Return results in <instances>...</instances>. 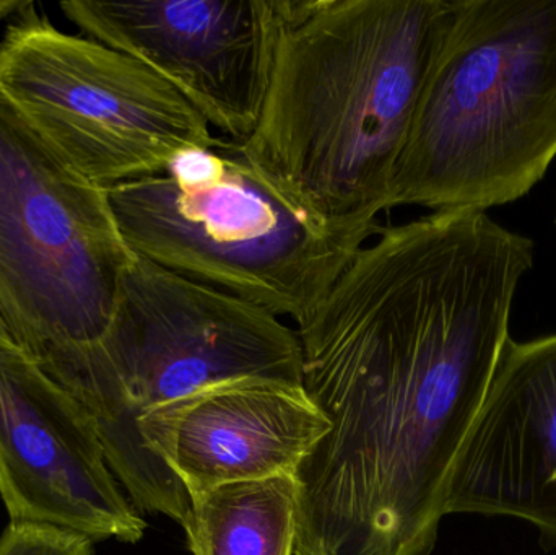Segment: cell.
Segmentation results:
<instances>
[{"mask_svg":"<svg viewBox=\"0 0 556 555\" xmlns=\"http://www.w3.org/2000/svg\"><path fill=\"white\" fill-rule=\"evenodd\" d=\"M534 241L486 212L382 227L296 325L329 430L294 472V555H430Z\"/></svg>","mask_w":556,"mask_h":555,"instance_id":"cell-1","label":"cell"},{"mask_svg":"<svg viewBox=\"0 0 556 555\" xmlns=\"http://www.w3.org/2000/svg\"><path fill=\"white\" fill-rule=\"evenodd\" d=\"M457 0H291L244 152L288 198L378 230L434 52Z\"/></svg>","mask_w":556,"mask_h":555,"instance_id":"cell-2","label":"cell"},{"mask_svg":"<svg viewBox=\"0 0 556 555\" xmlns=\"http://www.w3.org/2000/svg\"><path fill=\"white\" fill-rule=\"evenodd\" d=\"M41 368L87 411L130 502L181 527L191 499L147 449L140 417L224 381L303 384L300 339L278 316L140 256L101 338Z\"/></svg>","mask_w":556,"mask_h":555,"instance_id":"cell-3","label":"cell"},{"mask_svg":"<svg viewBox=\"0 0 556 555\" xmlns=\"http://www.w3.org/2000/svg\"><path fill=\"white\" fill-rule=\"evenodd\" d=\"M556 159V0H457L425 75L389 209L528 195Z\"/></svg>","mask_w":556,"mask_h":555,"instance_id":"cell-4","label":"cell"},{"mask_svg":"<svg viewBox=\"0 0 556 555\" xmlns=\"http://www.w3.org/2000/svg\"><path fill=\"white\" fill-rule=\"evenodd\" d=\"M108 198L137 256L294 325L382 228L320 220L224 137Z\"/></svg>","mask_w":556,"mask_h":555,"instance_id":"cell-5","label":"cell"},{"mask_svg":"<svg viewBox=\"0 0 556 555\" xmlns=\"http://www.w3.org/2000/svg\"><path fill=\"white\" fill-rule=\"evenodd\" d=\"M136 257L108 189L0 98V319L16 348L45 367L98 341Z\"/></svg>","mask_w":556,"mask_h":555,"instance_id":"cell-6","label":"cell"},{"mask_svg":"<svg viewBox=\"0 0 556 555\" xmlns=\"http://www.w3.org/2000/svg\"><path fill=\"white\" fill-rule=\"evenodd\" d=\"M0 98L78 175L106 189L160 175L220 137L143 62L61 31L35 7L0 41Z\"/></svg>","mask_w":556,"mask_h":555,"instance_id":"cell-7","label":"cell"},{"mask_svg":"<svg viewBox=\"0 0 556 555\" xmlns=\"http://www.w3.org/2000/svg\"><path fill=\"white\" fill-rule=\"evenodd\" d=\"M87 38L152 68L231 142L260 123L291 0H71Z\"/></svg>","mask_w":556,"mask_h":555,"instance_id":"cell-8","label":"cell"},{"mask_svg":"<svg viewBox=\"0 0 556 555\" xmlns=\"http://www.w3.org/2000/svg\"><path fill=\"white\" fill-rule=\"evenodd\" d=\"M0 499L10 521L93 543L136 544L147 530L87 411L22 351H0Z\"/></svg>","mask_w":556,"mask_h":555,"instance_id":"cell-9","label":"cell"},{"mask_svg":"<svg viewBox=\"0 0 556 555\" xmlns=\"http://www.w3.org/2000/svg\"><path fill=\"white\" fill-rule=\"evenodd\" d=\"M444 514L516 518L556 550V332L509 339L454 463Z\"/></svg>","mask_w":556,"mask_h":555,"instance_id":"cell-10","label":"cell"},{"mask_svg":"<svg viewBox=\"0 0 556 555\" xmlns=\"http://www.w3.org/2000/svg\"><path fill=\"white\" fill-rule=\"evenodd\" d=\"M329 422L303 384L241 378L143 414L139 432L189 495L293 475Z\"/></svg>","mask_w":556,"mask_h":555,"instance_id":"cell-11","label":"cell"},{"mask_svg":"<svg viewBox=\"0 0 556 555\" xmlns=\"http://www.w3.org/2000/svg\"><path fill=\"white\" fill-rule=\"evenodd\" d=\"M293 475L233 482L189 495L185 528L192 555H294Z\"/></svg>","mask_w":556,"mask_h":555,"instance_id":"cell-12","label":"cell"},{"mask_svg":"<svg viewBox=\"0 0 556 555\" xmlns=\"http://www.w3.org/2000/svg\"><path fill=\"white\" fill-rule=\"evenodd\" d=\"M93 544L74 531L10 521L0 537V555H93Z\"/></svg>","mask_w":556,"mask_h":555,"instance_id":"cell-13","label":"cell"},{"mask_svg":"<svg viewBox=\"0 0 556 555\" xmlns=\"http://www.w3.org/2000/svg\"><path fill=\"white\" fill-rule=\"evenodd\" d=\"M31 7H35L33 2H18V0H0V20L9 18L12 15H23L28 12Z\"/></svg>","mask_w":556,"mask_h":555,"instance_id":"cell-14","label":"cell"},{"mask_svg":"<svg viewBox=\"0 0 556 555\" xmlns=\"http://www.w3.org/2000/svg\"><path fill=\"white\" fill-rule=\"evenodd\" d=\"M0 351H20V349L16 348L15 341H13L9 329L3 325L2 319H0Z\"/></svg>","mask_w":556,"mask_h":555,"instance_id":"cell-15","label":"cell"}]
</instances>
